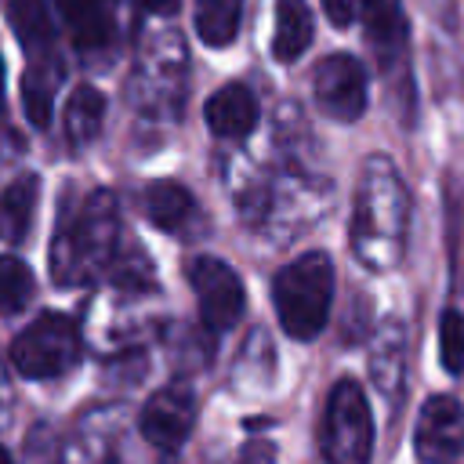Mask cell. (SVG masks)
Here are the masks:
<instances>
[{
    "mask_svg": "<svg viewBox=\"0 0 464 464\" xmlns=\"http://www.w3.org/2000/svg\"><path fill=\"white\" fill-rule=\"evenodd\" d=\"M370 0H323V11L334 25H352V22H362Z\"/></svg>",
    "mask_w": 464,
    "mask_h": 464,
    "instance_id": "7402d4cb",
    "label": "cell"
},
{
    "mask_svg": "<svg viewBox=\"0 0 464 464\" xmlns=\"http://www.w3.org/2000/svg\"><path fill=\"white\" fill-rule=\"evenodd\" d=\"M102 120H105V98L98 87L91 83H80L72 87L69 102H65V134L72 145H91L102 130Z\"/></svg>",
    "mask_w": 464,
    "mask_h": 464,
    "instance_id": "2e32d148",
    "label": "cell"
},
{
    "mask_svg": "<svg viewBox=\"0 0 464 464\" xmlns=\"http://www.w3.org/2000/svg\"><path fill=\"white\" fill-rule=\"evenodd\" d=\"M36 290V279L29 272V265L14 254H0V312L4 315H14L29 304Z\"/></svg>",
    "mask_w": 464,
    "mask_h": 464,
    "instance_id": "d6986e66",
    "label": "cell"
},
{
    "mask_svg": "<svg viewBox=\"0 0 464 464\" xmlns=\"http://www.w3.org/2000/svg\"><path fill=\"white\" fill-rule=\"evenodd\" d=\"M36 199H40V178L36 174H22L0 192V239L4 243L25 239L33 214H36Z\"/></svg>",
    "mask_w": 464,
    "mask_h": 464,
    "instance_id": "9a60e30c",
    "label": "cell"
},
{
    "mask_svg": "<svg viewBox=\"0 0 464 464\" xmlns=\"http://www.w3.org/2000/svg\"><path fill=\"white\" fill-rule=\"evenodd\" d=\"M439 355L446 373H464V315L446 308L439 319Z\"/></svg>",
    "mask_w": 464,
    "mask_h": 464,
    "instance_id": "44dd1931",
    "label": "cell"
},
{
    "mask_svg": "<svg viewBox=\"0 0 464 464\" xmlns=\"http://www.w3.org/2000/svg\"><path fill=\"white\" fill-rule=\"evenodd\" d=\"M0 464H11V457H7V450L0 446Z\"/></svg>",
    "mask_w": 464,
    "mask_h": 464,
    "instance_id": "d4e9b609",
    "label": "cell"
},
{
    "mask_svg": "<svg viewBox=\"0 0 464 464\" xmlns=\"http://www.w3.org/2000/svg\"><path fill=\"white\" fill-rule=\"evenodd\" d=\"M109 261H116V199L98 188L72 210V218H62L51 272L62 286H76L91 283Z\"/></svg>",
    "mask_w": 464,
    "mask_h": 464,
    "instance_id": "7a4b0ae2",
    "label": "cell"
},
{
    "mask_svg": "<svg viewBox=\"0 0 464 464\" xmlns=\"http://www.w3.org/2000/svg\"><path fill=\"white\" fill-rule=\"evenodd\" d=\"M319 446L326 464H370L373 457V413L366 392L355 381H337L326 410Z\"/></svg>",
    "mask_w": 464,
    "mask_h": 464,
    "instance_id": "277c9868",
    "label": "cell"
},
{
    "mask_svg": "<svg viewBox=\"0 0 464 464\" xmlns=\"http://www.w3.org/2000/svg\"><path fill=\"white\" fill-rule=\"evenodd\" d=\"M410 196L388 156H370L355 192L352 250L366 268H392L406 246Z\"/></svg>",
    "mask_w": 464,
    "mask_h": 464,
    "instance_id": "6da1fadb",
    "label": "cell"
},
{
    "mask_svg": "<svg viewBox=\"0 0 464 464\" xmlns=\"http://www.w3.org/2000/svg\"><path fill=\"white\" fill-rule=\"evenodd\" d=\"M312 98L323 116L352 123L366 109V69L352 54H326L312 72Z\"/></svg>",
    "mask_w": 464,
    "mask_h": 464,
    "instance_id": "52a82bcc",
    "label": "cell"
},
{
    "mask_svg": "<svg viewBox=\"0 0 464 464\" xmlns=\"http://www.w3.org/2000/svg\"><path fill=\"white\" fill-rule=\"evenodd\" d=\"M243 0H196V33L207 47H228L239 33Z\"/></svg>",
    "mask_w": 464,
    "mask_h": 464,
    "instance_id": "e0dca14e",
    "label": "cell"
},
{
    "mask_svg": "<svg viewBox=\"0 0 464 464\" xmlns=\"http://www.w3.org/2000/svg\"><path fill=\"white\" fill-rule=\"evenodd\" d=\"M138 7H145L152 14H170L178 7V0H138Z\"/></svg>",
    "mask_w": 464,
    "mask_h": 464,
    "instance_id": "603a6c76",
    "label": "cell"
},
{
    "mask_svg": "<svg viewBox=\"0 0 464 464\" xmlns=\"http://www.w3.org/2000/svg\"><path fill=\"white\" fill-rule=\"evenodd\" d=\"M54 83H58V65H51L47 72L36 65L25 72L22 80V105L33 127H47L51 123V102H54Z\"/></svg>",
    "mask_w": 464,
    "mask_h": 464,
    "instance_id": "ffe728a7",
    "label": "cell"
},
{
    "mask_svg": "<svg viewBox=\"0 0 464 464\" xmlns=\"http://www.w3.org/2000/svg\"><path fill=\"white\" fill-rule=\"evenodd\" d=\"M192 424H196V395L185 384L160 388L145 402V410L138 417V428H141L145 442L156 446V450H163V453L181 450L185 439H188V431H192Z\"/></svg>",
    "mask_w": 464,
    "mask_h": 464,
    "instance_id": "ba28073f",
    "label": "cell"
},
{
    "mask_svg": "<svg viewBox=\"0 0 464 464\" xmlns=\"http://www.w3.org/2000/svg\"><path fill=\"white\" fill-rule=\"evenodd\" d=\"M203 116H207V127L218 134V138H228V141H239L254 130L257 123V102L254 94L243 87V83H225L218 87L207 105H203Z\"/></svg>",
    "mask_w": 464,
    "mask_h": 464,
    "instance_id": "8fae6325",
    "label": "cell"
},
{
    "mask_svg": "<svg viewBox=\"0 0 464 464\" xmlns=\"http://www.w3.org/2000/svg\"><path fill=\"white\" fill-rule=\"evenodd\" d=\"M362 25H366V44L377 51L384 65L406 54V18L399 11V0H370Z\"/></svg>",
    "mask_w": 464,
    "mask_h": 464,
    "instance_id": "4fadbf2b",
    "label": "cell"
},
{
    "mask_svg": "<svg viewBox=\"0 0 464 464\" xmlns=\"http://www.w3.org/2000/svg\"><path fill=\"white\" fill-rule=\"evenodd\" d=\"M312 11L304 0H276V33H272V54L276 62H297L312 47Z\"/></svg>",
    "mask_w": 464,
    "mask_h": 464,
    "instance_id": "5bb4252c",
    "label": "cell"
},
{
    "mask_svg": "<svg viewBox=\"0 0 464 464\" xmlns=\"http://www.w3.org/2000/svg\"><path fill=\"white\" fill-rule=\"evenodd\" d=\"M330 301H334V265L319 250L294 257L272 279V304L279 326L294 341H312L326 326Z\"/></svg>",
    "mask_w": 464,
    "mask_h": 464,
    "instance_id": "3957f363",
    "label": "cell"
},
{
    "mask_svg": "<svg viewBox=\"0 0 464 464\" xmlns=\"http://www.w3.org/2000/svg\"><path fill=\"white\" fill-rule=\"evenodd\" d=\"M141 210L145 218L163 228V232H181L188 225V218L196 214V199L192 192L181 185V181H170V178H160V181H149L145 192H141Z\"/></svg>",
    "mask_w": 464,
    "mask_h": 464,
    "instance_id": "7c38bea8",
    "label": "cell"
},
{
    "mask_svg": "<svg viewBox=\"0 0 464 464\" xmlns=\"http://www.w3.org/2000/svg\"><path fill=\"white\" fill-rule=\"evenodd\" d=\"M65 29L83 54H102L116 40V4L112 0H58Z\"/></svg>",
    "mask_w": 464,
    "mask_h": 464,
    "instance_id": "30bf717a",
    "label": "cell"
},
{
    "mask_svg": "<svg viewBox=\"0 0 464 464\" xmlns=\"http://www.w3.org/2000/svg\"><path fill=\"white\" fill-rule=\"evenodd\" d=\"M0 109H4V58H0Z\"/></svg>",
    "mask_w": 464,
    "mask_h": 464,
    "instance_id": "cb8c5ba5",
    "label": "cell"
},
{
    "mask_svg": "<svg viewBox=\"0 0 464 464\" xmlns=\"http://www.w3.org/2000/svg\"><path fill=\"white\" fill-rule=\"evenodd\" d=\"M7 22L14 29V36L22 40L25 51H51L54 44V29H51V14L44 7V0H11L7 4Z\"/></svg>",
    "mask_w": 464,
    "mask_h": 464,
    "instance_id": "ac0fdd59",
    "label": "cell"
},
{
    "mask_svg": "<svg viewBox=\"0 0 464 464\" xmlns=\"http://www.w3.org/2000/svg\"><path fill=\"white\" fill-rule=\"evenodd\" d=\"M417 457L428 464H446L464 450V410L453 395H431L413 428Z\"/></svg>",
    "mask_w": 464,
    "mask_h": 464,
    "instance_id": "9c48e42d",
    "label": "cell"
},
{
    "mask_svg": "<svg viewBox=\"0 0 464 464\" xmlns=\"http://www.w3.org/2000/svg\"><path fill=\"white\" fill-rule=\"evenodd\" d=\"M80 359V330L69 315L44 312L11 341V362L22 377L47 381L72 370Z\"/></svg>",
    "mask_w": 464,
    "mask_h": 464,
    "instance_id": "5b68a950",
    "label": "cell"
},
{
    "mask_svg": "<svg viewBox=\"0 0 464 464\" xmlns=\"http://www.w3.org/2000/svg\"><path fill=\"white\" fill-rule=\"evenodd\" d=\"M185 276H188V286L196 290L199 319H203V326H207L210 334L228 330V326L243 315V304H246L243 283H239V276H236L221 257L196 254V257H188Z\"/></svg>",
    "mask_w": 464,
    "mask_h": 464,
    "instance_id": "8992f818",
    "label": "cell"
}]
</instances>
